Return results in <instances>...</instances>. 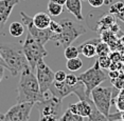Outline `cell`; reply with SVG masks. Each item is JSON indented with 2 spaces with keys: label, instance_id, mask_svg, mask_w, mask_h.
<instances>
[{
  "label": "cell",
  "instance_id": "5b68a950",
  "mask_svg": "<svg viewBox=\"0 0 124 121\" xmlns=\"http://www.w3.org/2000/svg\"><path fill=\"white\" fill-rule=\"evenodd\" d=\"M107 78H108V76L102 71L98 61H95L93 66H91L86 72L82 73L78 76V79L85 85L86 94L88 97H90L92 89L101 85V83L104 82Z\"/></svg>",
  "mask_w": 124,
  "mask_h": 121
},
{
  "label": "cell",
  "instance_id": "30bf717a",
  "mask_svg": "<svg viewBox=\"0 0 124 121\" xmlns=\"http://www.w3.org/2000/svg\"><path fill=\"white\" fill-rule=\"evenodd\" d=\"M35 108L38 109L40 117L48 116V115H52L57 118L62 116V99H58L54 96H51L47 99H45L40 102L34 103Z\"/></svg>",
  "mask_w": 124,
  "mask_h": 121
},
{
  "label": "cell",
  "instance_id": "277c9868",
  "mask_svg": "<svg viewBox=\"0 0 124 121\" xmlns=\"http://www.w3.org/2000/svg\"><path fill=\"white\" fill-rule=\"evenodd\" d=\"M22 51H23L24 56H26L28 63L32 69V71L35 70L39 61L44 60V57H46L48 55V52L45 49V45H41L40 43H38L36 40H34V38L29 33L27 34V38L23 42Z\"/></svg>",
  "mask_w": 124,
  "mask_h": 121
},
{
  "label": "cell",
  "instance_id": "44dd1931",
  "mask_svg": "<svg viewBox=\"0 0 124 121\" xmlns=\"http://www.w3.org/2000/svg\"><path fill=\"white\" fill-rule=\"evenodd\" d=\"M78 54H80L78 49L77 46H72V45H69L68 47H66V49H65V52H64L65 58H66L67 60L78 57Z\"/></svg>",
  "mask_w": 124,
  "mask_h": 121
},
{
  "label": "cell",
  "instance_id": "7402d4cb",
  "mask_svg": "<svg viewBox=\"0 0 124 121\" xmlns=\"http://www.w3.org/2000/svg\"><path fill=\"white\" fill-rule=\"evenodd\" d=\"M124 11V2L123 1H117L112 3L109 7V14L110 15H118Z\"/></svg>",
  "mask_w": 124,
  "mask_h": 121
},
{
  "label": "cell",
  "instance_id": "ba28073f",
  "mask_svg": "<svg viewBox=\"0 0 124 121\" xmlns=\"http://www.w3.org/2000/svg\"><path fill=\"white\" fill-rule=\"evenodd\" d=\"M35 71H36V78H37L40 92L43 94H46V93L49 92L51 85L54 82V73L45 63L44 60H40L37 63V65L35 67Z\"/></svg>",
  "mask_w": 124,
  "mask_h": 121
},
{
  "label": "cell",
  "instance_id": "6da1fadb",
  "mask_svg": "<svg viewBox=\"0 0 124 121\" xmlns=\"http://www.w3.org/2000/svg\"><path fill=\"white\" fill-rule=\"evenodd\" d=\"M51 96L52 95L50 92L46 94H43L40 92L36 75L30 66L22 70L17 85V102L36 103Z\"/></svg>",
  "mask_w": 124,
  "mask_h": 121
},
{
  "label": "cell",
  "instance_id": "e575fe53",
  "mask_svg": "<svg viewBox=\"0 0 124 121\" xmlns=\"http://www.w3.org/2000/svg\"><path fill=\"white\" fill-rule=\"evenodd\" d=\"M116 17H117L119 20H121L122 22H124V11L122 13H120V14H118V15H116Z\"/></svg>",
  "mask_w": 124,
  "mask_h": 121
},
{
  "label": "cell",
  "instance_id": "f1b7e54d",
  "mask_svg": "<svg viewBox=\"0 0 124 121\" xmlns=\"http://www.w3.org/2000/svg\"><path fill=\"white\" fill-rule=\"evenodd\" d=\"M105 0H88V3L94 8H99L104 4Z\"/></svg>",
  "mask_w": 124,
  "mask_h": 121
},
{
  "label": "cell",
  "instance_id": "4fadbf2b",
  "mask_svg": "<svg viewBox=\"0 0 124 121\" xmlns=\"http://www.w3.org/2000/svg\"><path fill=\"white\" fill-rule=\"evenodd\" d=\"M101 42V39L94 38L89 39L86 42H83L81 45L78 46V52L83 54L86 58H92L97 55V45Z\"/></svg>",
  "mask_w": 124,
  "mask_h": 121
},
{
  "label": "cell",
  "instance_id": "74e56055",
  "mask_svg": "<svg viewBox=\"0 0 124 121\" xmlns=\"http://www.w3.org/2000/svg\"><path fill=\"white\" fill-rule=\"evenodd\" d=\"M0 121H4V114L0 113Z\"/></svg>",
  "mask_w": 124,
  "mask_h": 121
},
{
  "label": "cell",
  "instance_id": "9a60e30c",
  "mask_svg": "<svg viewBox=\"0 0 124 121\" xmlns=\"http://www.w3.org/2000/svg\"><path fill=\"white\" fill-rule=\"evenodd\" d=\"M32 18H33V23L35 24V26L41 30L49 29L50 22L52 20L49 14L45 12H39L36 15H34V17H32Z\"/></svg>",
  "mask_w": 124,
  "mask_h": 121
},
{
  "label": "cell",
  "instance_id": "d4e9b609",
  "mask_svg": "<svg viewBox=\"0 0 124 121\" xmlns=\"http://www.w3.org/2000/svg\"><path fill=\"white\" fill-rule=\"evenodd\" d=\"M49 30L51 31L53 34L58 35V34L62 33V25H61L60 22H56L54 20H51V22H50V25H49Z\"/></svg>",
  "mask_w": 124,
  "mask_h": 121
},
{
  "label": "cell",
  "instance_id": "4dcf8cb0",
  "mask_svg": "<svg viewBox=\"0 0 124 121\" xmlns=\"http://www.w3.org/2000/svg\"><path fill=\"white\" fill-rule=\"evenodd\" d=\"M110 59H111V62L116 63L117 61H119L120 59H121V58H120V54H119V53H117V52L114 53V54L110 55Z\"/></svg>",
  "mask_w": 124,
  "mask_h": 121
},
{
  "label": "cell",
  "instance_id": "d6986e66",
  "mask_svg": "<svg viewBox=\"0 0 124 121\" xmlns=\"http://www.w3.org/2000/svg\"><path fill=\"white\" fill-rule=\"evenodd\" d=\"M48 14L51 16H60L63 13V5L57 4L53 1L48 2Z\"/></svg>",
  "mask_w": 124,
  "mask_h": 121
},
{
  "label": "cell",
  "instance_id": "8fae6325",
  "mask_svg": "<svg viewBox=\"0 0 124 121\" xmlns=\"http://www.w3.org/2000/svg\"><path fill=\"white\" fill-rule=\"evenodd\" d=\"M91 98H87L85 100H80L77 103H72L69 105V109L73 114H77L81 117H89L91 113Z\"/></svg>",
  "mask_w": 124,
  "mask_h": 121
},
{
  "label": "cell",
  "instance_id": "836d02e7",
  "mask_svg": "<svg viewBox=\"0 0 124 121\" xmlns=\"http://www.w3.org/2000/svg\"><path fill=\"white\" fill-rule=\"evenodd\" d=\"M50 1H53V2H55V3L61 4V5H65L67 2V0H50Z\"/></svg>",
  "mask_w": 124,
  "mask_h": 121
},
{
  "label": "cell",
  "instance_id": "ffe728a7",
  "mask_svg": "<svg viewBox=\"0 0 124 121\" xmlns=\"http://www.w3.org/2000/svg\"><path fill=\"white\" fill-rule=\"evenodd\" d=\"M82 66H83V61H82L78 57L67 60L66 67L69 70V71H71V72H77V71H78V70H80Z\"/></svg>",
  "mask_w": 124,
  "mask_h": 121
},
{
  "label": "cell",
  "instance_id": "83f0119b",
  "mask_svg": "<svg viewBox=\"0 0 124 121\" xmlns=\"http://www.w3.org/2000/svg\"><path fill=\"white\" fill-rule=\"evenodd\" d=\"M66 76H67V74L64 71H57L56 73H54V81H58V82L65 81Z\"/></svg>",
  "mask_w": 124,
  "mask_h": 121
},
{
  "label": "cell",
  "instance_id": "f35d334b",
  "mask_svg": "<svg viewBox=\"0 0 124 121\" xmlns=\"http://www.w3.org/2000/svg\"><path fill=\"white\" fill-rule=\"evenodd\" d=\"M122 1H123V2H124V0H122Z\"/></svg>",
  "mask_w": 124,
  "mask_h": 121
},
{
  "label": "cell",
  "instance_id": "1f68e13d",
  "mask_svg": "<svg viewBox=\"0 0 124 121\" xmlns=\"http://www.w3.org/2000/svg\"><path fill=\"white\" fill-rule=\"evenodd\" d=\"M108 76L111 78V80H114V79H116V78L119 77L120 73H119L118 70H116V71H110V72H109V74H108Z\"/></svg>",
  "mask_w": 124,
  "mask_h": 121
},
{
  "label": "cell",
  "instance_id": "e0dca14e",
  "mask_svg": "<svg viewBox=\"0 0 124 121\" xmlns=\"http://www.w3.org/2000/svg\"><path fill=\"white\" fill-rule=\"evenodd\" d=\"M88 119L89 121H109L108 118L97 108V106L94 105L93 102L91 103V113H90Z\"/></svg>",
  "mask_w": 124,
  "mask_h": 121
},
{
  "label": "cell",
  "instance_id": "52a82bcc",
  "mask_svg": "<svg viewBox=\"0 0 124 121\" xmlns=\"http://www.w3.org/2000/svg\"><path fill=\"white\" fill-rule=\"evenodd\" d=\"M20 18L21 22L23 25H26L28 33L34 38V40H36L38 43H40L41 45H45L48 41L52 40L53 39V34L49 29L46 30H41L35 26V24L33 23V18L30 17L29 15H27L24 12H20Z\"/></svg>",
  "mask_w": 124,
  "mask_h": 121
},
{
  "label": "cell",
  "instance_id": "603a6c76",
  "mask_svg": "<svg viewBox=\"0 0 124 121\" xmlns=\"http://www.w3.org/2000/svg\"><path fill=\"white\" fill-rule=\"evenodd\" d=\"M109 53H110V49H109V45L106 42L101 41L97 45V55L98 56H108Z\"/></svg>",
  "mask_w": 124,
  "mask_h": 121
},
{
  "label": "cell",
  "instance_id": "484cf974",
  "mask_svg": "<svg viewBox=\"0 0 124 121\" xmlns=\"http://www.w3.org/2000/svg\"><path fill=\"white\" fill-rule=\"evenodd\" d=\"M112 84H114V86L117 89H121L124 88V75H120L118 78H116V79L111 80Z\"/></svg>",
  "mask_w": 124,
  "mask_h": 121
},
{
  "label": "cell",
  "instance_id": "d6a6232c",
  "mask_svg": "<svg viewBox=\"0 0 124 121\" xmlns=\"http://www.w3.org/2000/svg\"><path fill=\"white\" fill-rule=\"evenodd\" d=\"M118 99L121 100V101H123L124 102V88L123 89H121V91L119 93V95H118Z\"/></svg>",
  "mask_w": 124,
  "mask_h": 121
},
{
  "label": "cell",
  "instance_id": "4316f807",
  "mask_svg": "<svg viewBox=\"0 0 124 121\" xmlns=\"http://www.w3.org/2000/svg\"><path fill=\"white\" fill-rule=\"evenodd\" d=\"M65 82H66L68 85H75L78 82V76L73 75V74H68L66 76V79H65Z\"/></svg>",
  "mask_w": 124,
  "mask_h": 121
},
{
  "label": "cell",
  "instance_id": "d590c367",
  "mask_svg": "<svg viewBox=\"0 0 124 121\" xmlns=\"http://www.w3.org/2000/svg\"><path fill=\"white\" fill-rule=\"evenodd\" d=\"M3 74H4V67L0 65V82H1L2 78H3Z\"/></svg>",
  "mask_w": 124,
  "mask_h": 121
},
{
  "label": "cell",
  "instance_id": "7a4b0ae2",
  "mask_svg": "<svg viewBox=\"0 0 124 121\" xmlns=\"http://www.w3.org/2000/svg\"><path fill=\"white\" fill-rule=\"evenodd\" d=\"M0 56L7 64V70H9L13 76L20 74L22 70L30 66L28 60L22 51V46L16 43H0Z\"/></svg>",
  "mask_w": 124,
  "mask_h": 121
},
{
  "label": "cell",
  "instance_id": "cb8c5ba5",
  "mask_svg": "<svg viewBox=\"0 0 124 121\" xmlns=\"http://www.w3.org/2000/svg\"><path fill=\"white\" fill-rule=\"evenodd\" d=\"M97 61H98V63H99V65H100L101 69H104V70L109 69L111 65V63H112L109 56H99Z\"/></svg>",
  "mask_w": 124,
  "mask_h": 121
},
{
  "label": "cell",
  "instance_id": "7c38bea8",
  "mask_svg": "<svg viewBox=\"0 0 124 121\" xmlns=\"http://www.w3.org/2000/svg\"><path fill=\"white\" fill-rule=\"evenodd\" d=\"M18 2L19 0H0V30L3 29L13 11V7Z\"/></svg>",
  "mask_w": 124,
  "mask_h": 121
},
{
  "label": "cell",
  "instance_id": "2e32d148",
  "mask_svg": "<svg viewBox=\"0 0 124 121\" xmlns=\"http://www.w3.org/2000/svg\"><path fill=\"white\" fill-rule=\"evenodd\" d=\"M9 33L13 37H20L24 34V26L22 22H12L9 27Z\"/></svg>",
  "mask_w": 124,
  "mask_h": 121
},
{
  "label": "cell",
  "instance_id": "3957f363",
  "mask_svg": "<svg viewBox=\"0 0 124 121\" xmlns=\"http://www.w3.org/2000/svg\"><path fill=\"white\" fill-rule=\"evenodd\" d=\"M60 23L62 25V33L58 35L54 34L52 40L56 41L58 45H61L63 49L71 45L73 41L86 33V27L83 24L70 18L62 19Z\"/></svg>",
  "mask_w": 124,
  "mask_h": 121
},
{
  "label": "cell",
  "instance_id": "8992f818",
  "mask_svg": "<svg viewBox=\"0 0 124 121\" xmlns=\"http://www.w3.org/2000/svg\"><path fill=\"white\" fill-rule=\"evenodd\" d=\"M112 92H114L112 88L99 85L98 88L92 89L91 94H90L92 102L94 103V105L97 106L99 111L103 115H105L106 117L109 116V109H110L111 102L114 99Z\"/></svg>",
  "mask_w": 124,
  "mask_h": 121
},
{
  "label": "cell",
  "instance_id": "f546056e",
  "mask_svg": "<svg viewBox=\"0 0 124 121\" xmlns=\"http://www.w3.org/2000/svg\"><path fill=\"white\" fill-rule=\"evenodd\" d=\"M58 118L55 116H52V115H48V116H43L40 117L39 121H57Z\"/></svg>",
  "mask_w": 124,
  "mask_h": 121
},
{
  "label": "cell",
  "instance_id": "ac0fdd59",
  "mask_svg": "<svg viewBox=\"0 0 124 121\" xmlns=\"http://www.w3.org/2000/svg\"><path fill=\"white\" fill-rule=\"evenodd\" d=\"M57 121H84V118L77 114H73L68 108L62 114V116L58 118Z\"/></svg>",
  "mask_w": 124,
  "mask_h": 121
},
{
  "label": "cell",
  "instance_id": "5bb4252c",
  "mask_svg": "<svg viewBox=\"0 0 124 121\" xmlns=\"http://www.w3.org/2000/svg\"><path fill=\"white\" fill-rule=\"evenodd\" d=\"M66 7L73 16L75 17V19L78 21L84 20V16L82 14V2L81 0H67L66 2Z\"/></svg>",
  "mask_w": 124,
  "mask_h": 121
},
{
  "label": "cell",
  "instance_id": "9c48e42d",
  "mask_svg": "<svg viewBox=\"0 0 124 121\" xmlns=\"http://www.w3.org/2000/svg\"><path fill=\"white\" fill-rule=\"evenodd\" d=\"M34 103L17 102L4 114V121H28Z\"/></svg>",
  "mask_w": 124,
  "mask_h": 121
},
{
  "label": "cell",
  "instance_id": "8d00e7d4",
  "mask_svg": "<svg viewBox=\"0 0 124 121\" xmlns=\"http://www.w3.org/2000/svg\"><path fill=\"white\" fill-rule=\"evenodd\" d=\"M0 65H2L3 67H5V69H7V64H5V62L3 61V59H2L1 56H0Z\"/></svg>",
  "mask_w": 124,
  "mask_h": 121
}]
</instances>
